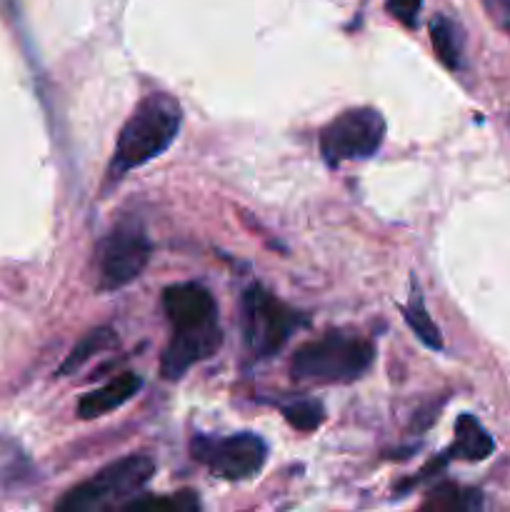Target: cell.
<instances>
[{"label":"cell","mask_w":510,"mask_h":512,"mask_svg":"<svg viewBox=\"0 0 510 512\" xmlns=\"http://www.w3.org/2000/svg\"><path fill=\"white\" fill-rule=\"evenodd\" d=\"M180 130V105L170 95L153 93L135 108L115 143L110 175L120 178L163 155Z\"/></svg>","instance_id":"1"},{"label":"cell","mask_w":510,"mask_h":512,"mask_svg":"<svg viewBox=\"0 0 510 512\" xmlns=\"http://www.w3.org/2000/svg\"><path fill=\"white\" fill-rule=\"evenodd\" d=\"M375 348L365 338L348 333H325L300 345L293 355L295 380L305 383H350L373 365Z\"/></svg>","instance_id":"2"},{"label":"cell","mask_w":510,"mask_h":512,"mask_svg":"<svg viewBox=\"0 0 510 512\" xmlns=\"http://www.w3.org/2000/svg\"><path fill=\"white\" fill-rule=\"evenodd\" d=\"M155 473V463L148 455H125L108 468L95 473V478L75 485L65 498L55 505L60 512H95L110 510L115 505L125 508Z\"/></svg>","instance_id":"3"},{"label":"cell","mask_w":510,"mask_h":512,"mask_svg":"<svg viewBox=\"0 0 510 512\" xmlns=\"http://www.w3.org/2000/svg\"><path fill=\"white\" fill-rule=\"evenodd\" d=\"M240 325L248 353L255 360H265L278 355L290 340V335L305 323L298 310L288 308L280 298H275L263 285H250L240 303Z\"/></svg>","instance_id":"4"},{"label":"cell","mask_w":510,"mask_h":512,"mask_svg":"<svg viewBox=\"0 0 510 512\" xmlns=\"http://www.w3.org/2000/svg\"><path fill=\"white\" fill-rule=\"evenodd\" d=\"M153 245L138 220H123L98 243L95 265H98V288L120 290L140 278L148 265Z\"/></svg>","instance_id":"5"},{"label":"cell","mask_w":510,"mask_h":512,"mask_svg":"<svg viewBox=\"0 0 510 512\" xmlns=\"http://www.w3.org/2000/svg\"><path fill=\"white\" fill-rule=\"evenodd\" d=\"M385 138V118L375 108H350L330 120L320 133V153L328 165L370 158Z\"/></svg>","instance_id":"6"},{"label":"cell","mask_w":510,"mask_h":512,"mask_svg":"<svg viewBox=\"0 0 510 512\" xmlns=\"http://www.w3.org/2000/svg\"><path fill=\"white\" fill-rule=\"evenodd\" d=\"M190 450L198 463L223 480L255 478L268 460V445L255 433H238L228 438L198 435Z\"/></svg>","instance_id":"7"},{"label":"cell","mask_w":510,"mask_h":512,"mask_svg":"<svg viewBox=\"0 0 510 512\" xmlns=\"http://www.w3.org/2000/svg\"><path fill=\"white\" fill-rule=\"evenodd\" d=\"M220 343H223L220 325L200 330H173V338L160 358V375L165 380H180L195 363L218 353Z\"/></svg>","instance_id":"8"},{"label":"cell","mask_w":510,"mask_h":512,"mask_svg":"<svg viewBox=\"0 0 510 512\" xmlns=\"http://www.w3.org/2000/svg\"><path fill=\"white\" fill-rule=\"evenodd\" d=\"M163 310L173 330H200L218 325V305L208 288L198 283H178L165 288Z\"/></svg>","instance_id":"9"},{"label":"cell","mask_w":510,"mask_h":512,"mask_svg":"<svg viewBox=\"0 0 510 512\" xmlns=\"http://www.w3.org/2000/svg\"><path fill=\"white\" fill-rule=\"evenodd\" d=\"M140 385L143 383H140V378L135 373L118 375V378L110 380V383L103 385V388L83 395L78 403V415L83 420H93V418H100V415L113 413L115 408L125 405L135 393H138Z\"/></svg>","instance_id":"10"},{"label":"cell","mask_w":510,"mask_h":512,"mask_svg":"<svg viewBox=\"0 0 510 512\" xmlns=\"http://www.w3.org/2000/svg\"><path fill=\"white\" fill-rule=\"evenodd\" d=\"M495 450V440L490 438L488 430L480 425V420L475 415H460L458 423H455V443L448 450V458H460L470 460V463H478V460L490 458Z\"/></svg>","instance_id":"11"},{"label":"cell","mask_w":510,"mask_h":512,"mask_svg":"<svg viewBox=\"0 0 510 512\" xmlns=\"http://www.w3.org/2000/svg\"><path fill=\"white\" fill-rule=\"evenodd\" d=\"M430 40H433L435 55L440 63L450 70L463 68V50H465V35L455 20L448 15H435L430 20Z\"/></svg>","instance_id":"12"},{"label":"cell","mask_w":510,"mask_h":512,"mask_svg":"<svg viewBox=\"0 0 510 512\" xmlns=\"http://www.w3.org/2000/svg\"><path fill=\"white\" fill-rule=\"evenodd\" d=\"M403 315H405V320H408L410 330H413V333L418 335V338L423 340L428 348H433V350L443 348L440 330H438V325L430 320L428 310H425L423 295H420L418 285H413V290H410V300H408V305L403 308Z\"/></svg>","instance_id":"13"},{"label":"cell","mask_w":510,"mask_h":512,"mask_svg":"<svg viewBox=\"0 0 510 512\" xmlns=\"http://www.w3.org/2000/svg\"><path fill=\"white\" fill-rule=\"evenodd\" d=\"M115 343V333L110 328H95L70 350V355L65 358V363L60 365L58 375H73L75 370L83 368L93 355H98L100 350H108Z\"/></svg>","instance_id":"14"},{"label":"cell","mask_w":510,"mask_h":512,"mask_svg":"<svg viewBox=\"0 0 510 512\" xmlns=\"http://www.w3.org/2000/svg\"><path fill=\"white\" fill-rule=\"evenodd\" d=\"M483 505L478 490H465L458 485H443V488L435 490L430 495V500L425 503V508L435 510H478Z\"/></svg>","instance_id":"15"},{"label":"cell","mask_w":510,"mask_h":512,"mask_svg":"<svg viewBox=\"0 0 510 512\" xmlns=\"http://www.w3.org/2000/svg\"><path fill=\"white\" fill-rule=\"evenodd\" d=\"M123 510L130 512H183V510H198V498L190 490L175 495V498H133Z\"/></svg>","instance_id":"16"},{"label":"cell","mask_w":510,"mask_h":512,"mask_svg":"<svg viewBox=\"0 0 510 512\" xmlns=\"http://www.w3.org/2000/svg\"><path fill=\"white\" fill-rule=\"evenodd\" d=\"M283 415L295 430H303V433L320 428V423H323L325 418L323 405H320L318 400H295V403L285 405Z\"/></svg>","instance_id":"17"},{"label":"cell","mask_w":510,"mask_h":512,"mask_svg":"<svg viewBox=\"0 0 510 512\" xmlns=\"http://www.w3.org/2000/svg\"><path fill=\"white\" fill-rule=\"evenodd\" d=\"M388 10L405 25V28H413V25L418 23L420 0H388Z\"/></svg>","instance_id":"18"},{"label":"cell","mask_w":510,"mask_h":512,"mask_svg":"<svg viewBox=\"0 0 510 512\" xmlns=\"http://www.w3.org/2000/svg\"><path fill=\"white\" fill-rule=\"evenodd\" d=\"M485 8L490 10V15L498 20H510V0H483Z\"/></svg>","instance_id":"19"}]
</instances>
